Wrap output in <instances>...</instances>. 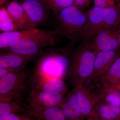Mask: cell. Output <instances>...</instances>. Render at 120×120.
Returning <instances> with one entry per match:
<instances>
[{"label":"cell","mask_w":120,"mask_h":120,"mask_svg":"<svg viewBox=\"0 0 120 120\" xmlns=\"http://www.w3.org/2000/svg\"><path fill=\"white\" fill-rule=\"evenodd\" d=\"M52 48L38 55L31 77L41 79H65L72 50Z\"/></svg>","instance_id":"obj_1"},{"label":"cell","mask_w":120,"mask_h":120,"mask_svg":"<svg viewBox=\"0 0 120 120\" xmlns=\"http://www.w3.org/2000/svg\"><path fill=\"white\" fill-rule=\"evenodd\" d=\"M96 55L91 49L90 41H82L72 50L65 78L74 87L85 83L92 74Z\"/></svg>","instance_id":"obj_2"},{"label":"cell","mask_w":120,"mask_h":120,"mask_svg":"<svg viewBox=\"0 0 120 120\" xmlns=\"http://www.w3.org/2000/svg\"><path fill=\"white\" fill-rule=\"evenodd\" d=\"M85 14L86 19L80 38L82 41H90L101 30L120 28L118 6L109 8L94 7Z\"/></svg>","instance_id":"obj_3"},{"label":"cell","mask_w":120,"mask_h":120,"mask_svg":"<svg viewBox=\"0 0 120 120\" xmlns=\"http://www.w3.org/2000/svg\"><path fill=\"white\" fill-rule=\"evenodd\" d=\"M56 16L55 30L60 37L70 40L69 46L71 47L80 40L86 19V14L77 7L71 5L63 9Z\"/></svg>","instance_id":"obj_4"},{"label":"cell","mask_w":120,"mask_h":120,"mask_svg":"<svg viewBox=\"0 0 120 120\" xmlns=\"http://www.w3.org/2000/svg\"><path fill=\"white\" fill-rule=\"evenodd\" d=\"M31 75L25 68L0 79V102H23L30 91Z\"/></svg>","instance_id":"obj_5"},{"label":"cell","mask_w":120,"mask_h":120,"mask_svg":"<svg viewBox=\"0 0 120 120\" xmlns=\"http://www.w3.org/2000/svg\"><path fill=\"white\" fill-rule=\"evenodd\" d=\"M60 37L56 30H41L35 34L13 42L8 49L9 52L36 57L43 48L54 46Z\"/></svg>","instance_id":"obj_6"},{"label":"cell","mask_w":120,"mask_h":120,"mask_svg":"<svg viewBox=\"0 0 120 120\" xmlns=\"http://www.w3.org/2000/svg\"><path fill=\"white\" fill-rule=\"evenodd\" d=\"M94 89V83H86L78 85L73 88L78 105L84 117L90 116L97 105L102 101L99 84Z\"/></svg>","instance_id":"obj_7"},{"label":"cell","mask_w":120,"mask_h":120,"mask_svg":"<svg viewBox=\"0 0 120 120\" xmlns=\"http://www.w3.org/2000/svg\"><path fill=\"white\" fill-rule=\"evenodd\" d=\"M120 28L101 30L90 40V48L96 56L101 52L119 49L118 36Z\"/></svg>","instance_id":"obj_8"},{"label":"cell","mask_w":120,"mask_h":120,"mask_svg":"<svg viewBox=\"0 0 120 120\" xmlns=\"http://www.w3.org/2000/svg\"><path fill=\"white\" fill-rule=\"evenodd\" d=\"M65 98V95L59 93L30 90L28 97L24 101L34 105L61 108Z\"/></svg>","instance_id":"obj_9"},{"label":"cell","mask_w":120,"mask_h":120,"mask_svg":"<svg viewBox=\"0 0 120 120\" xmlns=\"http://www.w3.org/2000/svg\"><path fill=\"white\" fill-rule=\"evenodd\" d=\"M120 56V51L119 49L98 53L95 57L92 74L86 82H87L90 83L95 82L110 68Z\"/></svg>","instance_id":"obj_10"},{"label":"cell","mask_w":120,"mask_h":120,"mask_svg":"<svg viewBox=\"0 0 120 120\" xmlns=\"http://www.w3.org/2000/svg\"><path fill=\"white\" fill-rule=\"evenodd\" d=\"M21 4L30 19L36 27L49 19V9L41 1L25 0Z\"/></svg>","instance_id":"obj_11"},{"label":"cell","mask_w":120,"mask_h":120,"mask_svg":"<svg viewBox=\"0 0 120 120\" xmlns=\"http://www.w3.org/2000/svg\"><path fill=\"white\" fill-rule=\"evenodd\" d=\"M30 90L59 93L64 95L68 87L64 79L59 78H30Z\"/></svg>","instance_id":"obj_12"},{"label":"cell","mask_w":120,"mask_h":120,"mask_svg":"<svg viewBox=\"0 0 120 120\" xmlns=\"http://www.w3.org/2000/svg\"><path fill=\"white\" fill-rule=\"evenodd\" d=\"M25 112L37 120H65L60 107H45L25 104Z\"/></svg>","instance_id":"obj_13"},{"label":"cell","mask_w":120,"mask_h":120,"mask_svg":"<svg viewBox=\"0 0 120 120\" xmlns=\"http://www.w3.org/2000/svg\"><path fill=\"white\" fill-rule=\"evenodd\" d=\"M7 8L13 21L21 30H32L37 27L32 23L22 5L15 1L10 2Z\"/></svg>","instance_id":"obj_14"},{"label":"cell","mask_w":120,"mask_h":120,"mask_svg":"<svg viewBox=\"0 0 120 120\" xmlns=\"http://www.w3.org/2000/svg\"><path fill=\"white\" fill-rule=\"evenodd\" d=\"M36 58L34 57L22 55L13 52L1 53L0 68H25L26 64Z\"/></svg>","instance_id":"obj_15"},{"label":"cell","mask_w":120,"mask_h":120,"mask_svg":"<svg viewBox=\"0 0 120 120\" xmlns=\"http://www.w3.org/2000/svg\"><path fill=\"white\" fill-rule=\"evenodd\" d=\"M61 109L65 120H84L77 103L73 89L68 94Z\"/></svg>","instance_id":"obj_16"},{"label":"cell","mask_w":120,"mask_h":120,"mask_svg":"<svg viewBox=\"0 0 120 120\" xmlns=\"http://www.w3.org/2000/svg\"><path fill=\"white\" fill-rule=\"evenodd\" d=\"M98 84L101 102L114 107H120V83L116 84Z\"/></svg>","instance_id":"obj_17"},{"label":"cell","mask_w":120,"mask_h":120,"mask_svg":"<svg viewBox=\"0 0 120 120\" xmlns=\"http://www.w3.org/2000/svg\"><path fill=\"white\" fill-rule=\"evenodd\" d=\"M41 29L34 28L32 30L20 31L2 32L0 34V48H8L13 42L35 34Z\"/></svg>","instance_id":"obj_18"},{"label":"cell","mask_w":120,"mask_h":120,"mask_svg":"<svg viewBox=\"0 0 120 120\" xmlns=\"http://www.w3.org/2000/svg\"><path fill=\"white\" fill-rule=\"evenodd\" d=\"M91 115L102 120H116L120 117V107H114L101 102L95 107Z\"/></svg>","instance_id":"obj_19"},{"label":"cell","mask_w":120,"mask_h":120,"mask_svg":"<svg viewBox=\"0 0 120 120\" xmlns=\"http://www.w3.org/2000/svg\"><path fill=\"white\" fill-rule=\"evenodd\" d=\"M95 83L110 84L120 83V56L110 68Z\"/></svg>","instance_id":"obj_20"},{"label":"cell","mask_w":120,"mask_h":120,"mask_svg":"<svg viewBox=\"0 0 120 120\" xmlns=\"http://www.w3.org/2000/svg\"><path fill=\"white\" fill-rule=\"evenodd\" d=\"M19 29L7 10L3 7L0 10V30L2 32L17 31Z\"/></svg>","instance_id":"obj_21"},{"label":"cell","mask_w":120,"mask_h":120,"mask_svg":"<svg viewBox=\"0 0 120 120\" xmlns=\"http://www.w3.org/2000/svg\"><path fill=\"white\" fill-rule=\"evenodd\" d=\"M56 16L60 11L71 5H74L73 0H40Z\"/></svg>","instance_id":"obj_22"},{"label":"cell","mask_w":120,"mask_h":120,"mask_svg":"<svg viewBox=\"0 0 120 120\" xmlns=\"http://www.w3.org/2000/svg\"><path fill=\"white\" fill-rule=\"evenodd\" d=\"M24 103L0 102V116L11 114L24 113Z\"/></svg>","instance_id":"obj_23"},{"label":"cell","mask_w":120,"mask_h":120,"mask_svg":"<svg viewBox=\"0 0 120 120\" xmlns=\"http://www.w3.org/2000/svg\"><path fill=\"white\" fill-rule=\"evenodd\" d=\"M0 120H37L28 114H11L0 116Z\"/></svg>","instance_id":"obj_24"},{"label":"cell","mask_w":120,"mask_h":120,"mask_svg":"<svg viewBox=\"0 0 120 120\" xmlns=\"http://www.w3.org/2000/svg\"><path fill=\"white\" fill-rule=\"evenodd\" d=\"M94 7L109 8L118 6V0H93Z\"/></svg>","instance_id":"obj_25"},{"label":"cell","mask_w":120,"mask_h":120,"mask_svg":"<svg viewBox=\"0 0 120 120\" xmlns=\"http://www.w3.org/2000/svg\"><path fill=\"white\" fill-rule=\"evenodd\" d=\"M93 0H73L74 6L83 12L84 8L89 6Z\"/></svg>","instance_id":"obj_26"},{"label":"cell","mask_w":120,"mask_h":120,"mask_svg":"<svg viewBox=\"0 0 120 120\" xmlns=\"http://www.w3.org/2000/svg\"><path fill=\"white\" fill-rule=\"evenodd\" d=\"M25 68H0V79L6 75L11 73L17 72L24 69Z\"/></svg>","instance_id":"obj_27"},{"label":"cell","mask_w":120,"mask_h":120,"mask_svg":"<svg viewBox=\"0 0 120 120\" xmlns=\"http://www.w3.org/2000/svg\"><path fill=\"white\" fill-rule=\"evenodd\" d=\"M87 120H102L100 118H98L96 116L91 115L90 116L88 117Z\"/></svg>","instance_id":"obj_28"},{"label":"cell","mask_w":120,"mask_h":120,"mask_svg":"<svg viewBox=\"0 0 120 120\" xmlns=\"http://www.w3.org/2000/svg\"><path fill=\"white\" fill-rule=\"evenodd\" d=\"M7 0H0V7L7 1Z\"/></svg>","instance_id":"obj_29"},{"label":"cell","mask_w":120,"mask_h":120,"mask_svg":"<svg viewBox=\"0 0 120 120\" xmlns=\"http://www.w3.org/2000/svg\"><path fill=\"white\" fill-rule=\"evenodd\" d=\"M118 41H119V45H120V28L119 31V33H118Z\"/></svg>","instance_id":"obj_30"},{"label":"cell","mask_w":120,"mask_h":120,"mask_svg":"<svg viewBox=\"0 0 120 120\" xmlns=\"http://www.w3.org/2000/svg\"><path fill=\"white\" fill-rule=\"evenodd\" d=\"M118 7L120 10V0H118Z\"/></svg>","instance_id":"obj_31"},{"label":"cell","mask_w":120,"mask_h":120,"mask_svg":"<svg viewBox=\"0 0 120 120\" xmlns=\"http://www.w3.org/2000/svg\"><path fill=\"white\" fill-rule=\"evenodd\" d=\"M116 120H120V117H119V118H118V119H117Z\"/></svg>","instance_id":"obj_32"}]
</instances>
